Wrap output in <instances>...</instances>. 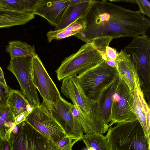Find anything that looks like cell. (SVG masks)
<instances>
[{"instance_id": "cell-30", "label": "cell", "mask_w": 150, "mask_h": 150, "mask_svg": "<svg viewBox=\"0 0 150 150\" xmlns=\"http://www.w3.org/2000/svg\"><path fill=\"white\" fill-rule=\"evenodd\" d=\"M74 144H72L66 146L59 147L52 143L48 150H72V147Z\"/></svg>"}, {"instance_id": "cell-22", "label": "cell", "mask_w": 150, "mask_h": 150, "mask_svg": "<svg viewBox=\"0 0 150 150\" xmlns=\"http://www.w3.org/2000/svg\"><path fill=\"white\" fill-rule=\"evenodd\" d=\"M6 50L9 54L11 59L18 57L33 56L36 54L34 45L18 40L9 42Z\"/></svg>"}, {"instance_id": "cell-12", "label": "cell", "mask_w": 150, "mask_h": 150, "mask_svg": "<svg viewBox=\"0 0 150 150\" xmlns=\"http://www.w3.org/2000/svg\"><path fill=\"white\" fill-rule=\"evenodd\" d=\"M32 75L33 83L43 99L52 103L59 100L58 90L36 54L33 57Z\"/></svg>"}, {"instance_id": "cell-10", "label": "cell", "mask_w": 150, "mask_h": 150, "mask_svg": "<svg viewBox=\"0 0 150 150\" xmlns=\"http://www.w3.org/2000/svg\"><path fill=\"white\" fill-rule=\"evenodd\" d=\"M25 120L53 144L69 135L41 103L33 108Z\"/></svg>"}, {"instance_id": "cell-17", "label": "cell", "mask_w": 150, "mask_h": 150, "mask_svg": "<svg viewBox=\"0 0 150 150\" xmlns=\"http://www.w3.org/2000/svg\"><path fill=\"white\" fill-rule=\"evenodd\" d=\"M91 0H83L73 4H70L60 23L55 30L62 29L76 20L83 18L87 11Z\"/></svg>"}, {"instance_id": "cell-1", "label": "cell", "mask_w": 150, "mask_h": 150, "mask_svg": "<svg viewBox=\"0 0 150 150\" xmlns=\"http://www.w3.org/2000/svg\"><path fill=\"white\" fill-rule=\"evenodd\" d=\"M85 29L74 35L86 43L101 36L113 39L132 37L144 33L150 27V20L140 13L108 2L91 0L83 18Z\"/></svg>"}, {"instance_id": "cell-2", "label": "cell", "mask_w": 150, "mask_h": 150, "mask_svg": "<svg viewBox=\"0 0 150 150\" xmlns=\"http://www.w3.org/2000/svg\"><path fill=\"white\" fill-rule=\"evenodd\" d=\"M117 124L109 128L105 136L110 147L117 150H150V141L138 119Z\"/></svg>"}, {"instance_id": "cell-21", "label": "cell", "mask_w": 150, "mask_h": 150, "mask_svg": "<svg viewBox=\"0 0 150 150\" xmlns=\"http://www.w3.org/2000/svg\"><path fill=\"white\" fill-rule=\"evenodd\" d=\"M16 125L15 118L6 105L0 111V136L1 139L9 140L11 134Z\"/></svg>"}, {"instance_id": "cell-29", "label": "cell", "mask_w": 150, "mask_h": 150, "mask_svg": "<svg viewBox=\"0 0 150 150\" xmlns=\"http://www.w3.org/2000/svg\"><path fill=\"white\" fill-rule=\"evenodd\" d=\"M0 150H12V148L9 140L1 139L0 142Z\"/></svg>"}, {"instance_id": "cell-19", "label": "cell", "mask_w": 150, "mask_h": 150, "mask_svg": "<svg viewBox=\"0 0 150 150\" xmlns=\"http://www.w3.org/2000/svg\"><path fill=\"white\" fill-rule=\"evenodd\" d=\"M86 28V24L83 18L78 19L60 29L51 30L47 33L49 42L53 40H59L75 35L83 30Z\"/></svg>"}, {"instance_id": "cell-15", "label": "cell", "mask_w": 150, "mask_h": 150, "mask_svg": "<svg viewBox=\"0 0 150 150\" xmlns=\"http://www.w3.org/2000/svg\"><path fill=\"white\" fill-rule=\"evenodd\" d=\"M115 67L120 78L132 93L134 86V76L136 71L132 62L125 52L121 50L116 60Z\"/></svg>"}, {"instance_id": "cell-33", "label": "cell", "mask_w": 150, "mask_h": 150, "mask_svg": "<svg viewBox=\"0 0 150 150\" xmlns=\"http://www.w3.org/2000/svg\"><path fill=\"white\" fill-rule=\"evenodd\" d=\"M1 137L0 136V142L1 141Z\"/></svg>"}, {"instance_id": "cell-26", "label": "cell", "mask_w": 150, "mask_h": 150, "mask_svg": "<svg viewBox=\"0 0 150 150\" xmlns=\"http://www.w3.org/2000/svg\"><path fill=\"white\" fill-rule=\"evenodd\" d=\"M139 7L138 12L141 14L145 15L150 17V2L148 0H135Z\"/></svg>"}, {"instance_id": "cell-24", "label": "cell", "mask_w": 150, "mask_h": 150, "mask_svg": "<svg viewBox=\"0 0 150 150\" xmlns=\"http://www.w3.org/2000/svg\"><path fill=\"white\" fill-rule=\"evenodd\" d=\"M36 0H0V6L9 10L31 12Z\"/></svg>"}, {"instance_id": "cell-13", "label": "cell", "mask_w": 150, "mask_h": 150, "mask_svg": "<svg viewBox=\"0 0 150 150\" xmlns=\"http://www.w3.org/2000/svg\"><path fill=\"white\" fill-rule=\"evenodd\" d=\"M70 5L69 0H36L31 13L44 18L56 27Z\"/></svg>"}, {"instance_id": "cell-28", "label": "cell", "mask_w": 150, "mask_h": 150, "mask_svg": "<svg viewBox=\"0 0 150 150\" xmlns=\"http://www.w3.org/2000/svg\"><path fill=\"white\" fill-rule=\"evenodd\" d=\"M31 112L27 110L21 113L15 118L16 125L18 124L25 120Z\"/></svg>"}, {"instance_id": "cell-5", "label": "cell", "mask_w": 150, "mask_h": 150, "mask_svg": "<svg viewBox=\"0 0 150 150\" xmlns=\"http://www.w3.org/2000/svg\"><path fill=\"white\" fill-rule=\"evenodd\" d=\"M104 60L92 42L86 43L76 52L66 57L56 71L59 81L81 74Z\"/></svg>"}, {"instance_id": "cell-11", "label": "cell", "mask_w": 150, "mask_h": 150, "mask_svg": "<svg viewBox=\"0 0 150 150\" xmlns=\"http://www.w3.org/2000/svg\"><path fill=\"white\" fill-rule=\"evenodd\" d=\"M63 128L66 133L82 140L84 131L81 125L73 116L71 110L72 104L61 96L55 103L43 99L41 103Z\"/></svg>"}, {"instance_id": "cell-14", "label": "cell", "mask_w": 150, "mask_h": 150, "mask_svg": "<svg viewBox=\"0 0 150 150\" xmlns=\"http://www.w3.org/2000/svg\"><path fill=\"white\" fill-rule=\"evenodd\" d=\"M134 86L132 94L135 114L149 140L150 134V107L146 102L136 71L134 76Z\"/></svg>"}, {"instance_id": "cell-18", "label": "cell", "mask_w": 150, "mask_h": 150, "mask_svg": "<svg viewBox=\"0 0 150 150\" xmlns=\"http://www.w3.org/2000/svg\"><path fill=\"white\" fill-rule=\"evenodd\" d=\"M6 105L9 108L15 118L26 111L31 112L34 108L21 92L11 88L9 90Z\"/></svg>"}, {"instance_id": "cell-3", "label": "cell", "mask_w": 150, "mask_h": 150, "mask_svg": "<svg viewBox=\"0 0 150 150\" xmlns=\"http://www.w3.org/2000/svg\"><path fill=\"white\" fill-rule=\"evenodd\" d=\"M115 67L103 60L97 66L77 76L78 83L87 97L98 102L103 92L118 77Z\"/></svg>"}, {"instance_id": "cell-31", "label": "cell", "mask_w": 150, "mask_h": 150, "mask_svg": "<svg viewBox=\"0 0 150 150\" xmlns=\"http://www.w3.org/2000/svg\"><path fill=\"white\" fill-rule=\"evenodd\" d=\"M0 82L4 86L8 91L9 88L6 82L3 71L0 66Z\"/></svg>"}, {"instance_id": "cell-6", "label": "cell", "mask_w": 150, "mask_h": 150, "mask_svg": "<svg viewBox=\"0 0 150 150\" xmlns=\"http://www.w3.org/2000/svg\"><path fill=\"white\" fill-rule=\"evenodd\" d=\"M77 76L74 75L64 79L61 91L91 124L96 125L101 119L98 102L86 96L78 83Z\"/></svg>"}, {"instance_id": "cell-25", "label": "cell", "mask_w": 150, "mask_h": 150, "mask_svg": "<svg viewBox=\"0 0 150 150\" xmlns=\"http://www.w3.org/2000/svg\"><path fill=\"white\" fill-rule=\"evenodd\" d=\"M71 109L73 116L82 127L84 132L85 134L95 133L88 120L74 105L73 104Z\"/></svg>"}, {"instance_id": "cell-9", "label": "cell", "mask_w": 150, "mask_h": 150, "mask_svg": "<svg viewBox=\"0 0 150 150\" xmlns=\"http://www.w3.org/2000/svg\"><path fill=\"white\" fill-rule=\"evenodd\" d=\"M9 141L12 150H48L52 144L25 120L15 125Z\"/></svg>"}, {"instance_id": "cell-8", "label": "cell", "mask_w": 150, "mask_h": 150, "mask_svg": "<svg viewBox=\"0 0 150 150\" xmlns=\"http://www.w3.org/2000/svg\"><path fill=\"white\" fill-rule=\"evenodd\" d=\"M137 119L134 111L132 93L119 75L118 84L112 97L109 127L114 124Z\"/></svg>"}, {"instance_id": "cell-16", "label": "cell", "mask_w": 150, "mask_h": 150, "mask_svg": "<svg viewBox=\"0 0 150 150\" xmlns=\"http://www.w3.org/2000/svg\"><path fill=\"white\" fill-rule=\"evenodd\" d=\"M34 17L31 12L9 10L0 6V28L23 25Z\"/></svg>"}, {"instance_id": "cell-23", "label": "cell", "mask_w": 150, "mask_h": 150, "mask_svg": "<svg viewBox=\"0 0 150 150\" xmlns=\"http://www.w3.org/2000/svg\"><path fill=\"white\" fill-rule=\"evenodd\" d=\"M88 150H109L107 138L103 134L90 133L83 134L82 139Z\"/></svg>"}, {"instance_id": "cell-4", "label": "cell", "mask_w": 150, "mask_h": 150, "mask_svg": "<svg viewBox=\"0 0 150 150\" xmlns=\"http://www.w3.org/2000/svg\"><path fill=\"white\" fill-rule=\"evenodd\" d=\"M122 50L136 69L145 97H150V38L144 33L134 38Z\"/></svg>"}, {"instance_id": "cell-27", "label": "cell", "mask_w": 150, "mask_h": 150, "mask_svg": "<svg viewBox=\"0 0 150 150\" xmlns=\"http://www.w3.org/2000/svg\"><path fill=\"white\" fill-rule=\"evenodd\" d=\"M8 91L0 82V111L6 105Z\"/></svg>"}, {"instance_id": "cell-7", "label": "cell", "mask_w": 150, "mask_h": 150, "mask_svg": "<svg viewBox=\"0 0 150 150\" xmlns=\"http://www.w3.org/2000/svg\"><path fill=\"white\" fill-rule=\"evenodd\" d=\"M33 56L18 57L11 59L7 69L15 75L21 92L31 106L34 108L41 103L32 80Z\"/></svg>"}, {"instance_id": "cell-32", "label": "cell", "mask_w": 150, "mask_h": 150, "mask_svg": "<svg viewBox=\"0 0 150 150\" xmlns=\"http://www.w3.org/2000/svg\"><path fill=\"white\" fill-rule=\"evenodd\" d=\"M110 147V146H109ZM109 150H117L112 147H110Z\"/></svg>"}, {"instance_id": "cell-20", "label": "cell", "mask_w": 150, "mask_h": 150, "mask_svg": "<svg viewBox=\"0 0 150 150\" xmlns=\"http://www.w3.org/2000/svg\"><path fill=\"white\" fill-rule=\"evenodd\" d=\"M118 78L101 94L97 102L100 114L105 123L108 125L110 115L112 96L116 88Z\"/></svg>"}]
</instances>
